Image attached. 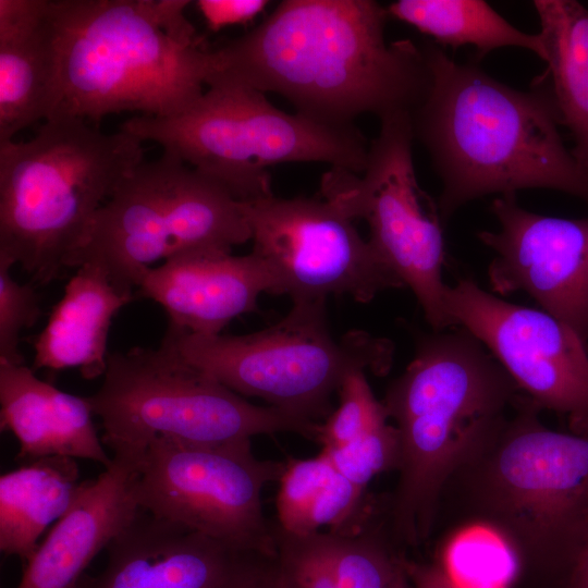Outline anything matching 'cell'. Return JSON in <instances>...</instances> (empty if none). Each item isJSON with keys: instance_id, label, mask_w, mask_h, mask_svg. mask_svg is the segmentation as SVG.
<instances>
[{"instance_id": "obj_1", "label": "cell", "mask_w": 588, "mask_h": 588, "mask_svg": "<svg viewBox=\"0 0 588 588\" xmlns=\"http://www.w3.org/2000/svg\"><path fill=\"white\" fill-rule=\"evenodd\" d=\"M387 8L372 0H285L258 26L210 46L206 87L233 84L284 97L335 127L373 114H411L430 84L425 51L388 42Z\"/></svg>"}, {"instance_id": "obj_2", "label": "cell", "mask_w": 588, "mask_h": 588, "mask_svg": "<svg viewBox=\"0 0 588 588\" xmlns=\"http://www.w3.org/2000/svg\"><path fill=\"white\" fill-rule=\"evenodd\" d=\"M421 47L430 84L411 123L442 183L443 223L477 198L526 188L555 189L588 204V175L563 143L549 82L518 90L432 42Z\"/></svg>"}, {"instance_id": "obj_3", "label": "cell", "mask_w": 588, "mask_h": 588, "mask_svg": "<svg viewBox=\"0 0 588 588\" xmlns=\"http://www.w3.org/2000/svg\"><path fill=\"white\" fill-rule=\"evenodd\" d=\"M58 66L52 118L97 124L137 111L171 118L204 94L210 46L184 15L186 0H47Z\"/></svg>"}, {"instance_id": "obj_4", "label": "cell", "mask_w": 588, "mask_h": 588, "mask_svg": "<svg viewBox=\"0 0 588 588\" xmlns=\"http://www.w3.org/2000/svg\"><path fill=\"white\" fill-rule=\"evenodd\" d=\"M524 395L466 329L418 338L414 358L382 401L400 441L387 522L395 544L415 547L428 538L450 477Z\"/></svg>"}, {"instance_id": "obj_5", "label": "cell", "mask_w": 588, "mask_h": 588, "mask_svg": "<svg viewBox=\"0 0 588 588\" xmlns=\"http://www.w3.org/2000/svg\"><path fill=\"white\" fill-rule=\"evenodd\" d=\"M540 411L525 395L444 490L510 541L520 572L561 588L588 528V434L552 430Z\"/></svg>"}, {"instance_id": "obj_6", "label": "cell", "mask_w": 588, "mask_h": 588, "mask_svg": "<svg viewBox=\"0 0 588 588\" xmlns=\"http://www.w3.org/2000/svg\"><path fill=\"white\" fill-rule=\"evenodd\" d=\"M143 142L71 117L0 143V258L48 284L66 269L99 208L144 160Z\"/></svg>"}, {"instance_id": "obj_7", "label": "cell", "mask_w": 588, "mask_h": 588, "mask_svg": "<svg viewBox=\"0 0 588 588\" xmlns=\"http://www.w3.org/2000/svg\"><path fill=\"white\" fill-rule=\"evenodd\" d=\"M120 130L223 185L237 200L273 195L271 166L323 162L362 173L368 147L355 127L318 123L287 113L265 94L233 84H215L187 110L171 118L136 115Z\"/></svg>"}, {"instance_id": "obj_8", "label": "cell", "mask_w": 588, "mask_h": 588, "mask_svg": "<svg viewBox=\"0 0 588 588\" xmlns=\"http://www.w3.org/2000/svg\"><path fill=\"white\" fill-rule=\"evenodd\" d=\"M252 240L241 201L223 185L162 151L143 160L96 212L69 262L100 267L136 293L151 265L198 253H232Z\"/></svg>"}, {"instance_id": "obj_9", "label": "cell", "mask_w": 588, "mask_h": 588, "mask_svg": "<svg viewBox=\"0 0 588 588\" xmlns=\"http://www.w3.org/2000/svg\"><path fill=\"white\" fill-rule=\"evenodd\" d=\"M161 342L233 392L314 422L332 413L331 396L348 375L384 376L394 356L392 341L363 330L335 339L326 301L293 302L284 318L254 333L206 336L168 327Z\"/></svg>"}, {"instance_id": "obj_10", "label": "cell", "mask_w": 588, "mask_h": 588, "mask_svg": "<svg viewBox=\"0 0 588 588\" xmlns=\"http://www.w3.org/2000/svg\"><path fill=\"white\" fill-rule=\"evenodd\" d=\"M87 401L112 452H143L157 438L217 445L292 432L316 442L320 424L249 403L162 342L109 353L103 381Z\"/></svg>"}, {"instance_id": "obj_11", "label": "cell", "mask_w": 588, "mask_h": 588, "mask_svg": "<svg viewBox=\"0 0 588 588\" xmlns=\"http://www.w3.org/2000/svg\"><path fill=\"white\" fill-rule=\"evenodd\" d=\"M411 115L380 121L362 173L331 168L322 198L353 221L365 220L369 244L408 286L434 331L452 329L442 280L445 245L438 206L420 188L413 161Z\"/></svg>"}, {"instance_id": "obj_12", "label": "cell", "mask_w": 588, "mask_h": 588, "mask_svg": "<svg viewBox=\"0 0 588 588\" xmlns=\"http://www.w3.org/2000/svg\"><path fill=\"white\" fill-rule=\"evenodd\" d=\"M284 468L285 462L258 460L250 440L201 445L157 438L140 456L135 498L158 518L273 559L277 541L261 494Z\"/></svg>"}, {"instance_id": "obj_13", "label": "cell", "mask_w": 588, "mask_h": 588, "mask_svg": "<svg viewBox=\"0 0 588 588\" xmlns=\"http://www.w3.org/2000/svg\"><path fill=\"white\" fill-rule=\"evenodd\" d=\"M241 207L253 253L273 273L279 294L293 302L347 295L368 303L378 293L405 286L354 221L324 198L271 195L241 201Z\"/></svg>"}, {"instance_id": "obj_14", "label": "cell", "mask_w": 588, "mask_h": 588, "mask_svg": "<svg viewBox=\"0 0 588 588\" xmlns=\"http://www.w3.org/2000/svg\"><path fill=\"white\" fill-rule=\"evenodd\" d=\"M454 328L471 333L540 409L588 434V346L567 324L543 310L509 303L473 279L448 285Z\"/></svg>"}, {"instance_id": "obj_15", "label": "cell", "mask_w": 588, "mask_h": 588, "mask_svg": "<svg viewBox=\"0 0 588 588\" xmlns=\"http://www.w3.org/2000/svg\"><path fill=\"white\" fill-rule=\"evenodd\" d=\"M515 196L494 198L490 210L500 228L478 233L494 253L487 270L490 287L500 295L527 293L588 346V216L536 213Z\"/></svg>"}, {"instance_id": "obj_16", "label": "cell", "mask_w": 588, "mask_h": 588, "mask_svg": "<svg viewBox=\"0 0 588 588\" xmlns=\"http://www.w3.org/2000/svg\"><path fill=\"white\" fill-rule=\"evenodd\" d=\"M77 588H240L272 559L234 549L139 509Z\"/></svg>"}, {"instance_id": "obj_17", "label": "cell", "mask_w": 588, "mask_h": 588, "mask_svg": "<svg viewBox=\"0 0 588 588\" xmlns=\"http://www.w3.org/2000/svg\"><path fill=\"white\" fill-rule=\"evenodd\" d=\"M136 293L158 303L169 326L196 335H218L234 318L257 310L278 282L253 252L198 253L173 257L144 274Z\"/></svg>"}, {"instance_id": "obj_18", "label": "cell", "mask_w": 588, "mask_h": 588, "mask_svg": "<svg viewBox=\"0 0 588 588\" xmlns=\"http://www.w3.org/2000/svg\"><path fill=\"white\" fill-rule=\"evenodd\" d=\"M143 452L115 451L96 479L82 481L68 512L23 567L16 588H77L94 558L131 523Z\"/></svg>"}, {"instance_id": "obj_19", "label": "cell", "mask_w": 588, "mask_h": 588, "mask_svg": "<svg viewBox=\"0 0 588 588\" xmlns=\"http://www.w3.org/2000/svg\"><path fill=\"white\" fill-rule=\"evenodd\" d=\"M0 428L19 441L17 458L49 456L112 464L98 437L87 401L39 379L25 364L0 360Z\"/></svg>"}, {"instance_id": "obj_20", "label": "cell", "mask_w": 588, "mask_h": 588, "mask_svg": "<svg viewBox=\"0 0 588 588\" xmlns=\"http://www.w3.org/2000/svg\"><path fill=\"white\" fill-rule=\"evenodd\" d=\"M58 100L47 0H0V143L49 120Z\"/></svg>"}, {"instance_id": "obj_21", "label": "cell", "mask_w": 588, "mask_h": 588, "mask_svg": "<svg viewBox=\"0 0 588 588\" xmlns=\"http://www.w3.org/2000/svg\"><path fill=\"white\" fill-rule=\"evenodd\" d=\"M134 297L115 286L100 267H77L45 328L34 339L32 369L76 367L88 380L105 375L112 319Z\"/></svg>"}, {"instance_id": "obj_22", "label": "cell", "mask_w": 588, "mask_h": 588, "mask_svg": "<svg viewBox=\"0 0 588 588\" xmlns=\"http://www.w3.org/2000/svg\"><path fill=\"white\" fill-rule=\"evenodd\" d=\"M75 458L49 456L28 462L0 477V550L24 567L38 538L74 502L79 486Z\"/></svg>"}, {"instance_id": "obj_23", "label": "cell", "mask_w": 588, "mask_h": 588, "mask_svg": "<svg viewBox=\"0 0 588 588\" xmlns=\"http://www.w3.org/2000/svg\"><path fill=\"white\" fill-rule=\"evenodd\" d=\"M550 85L571 150L588 175V9L575 0H536Z\"/></svg>"}, {"instance_id": "obj_24", "label": "cell", "mask_w": 588, "mask_h": 588, "mask_svg": "<svg viewBox=\"0 0 588 588\" xmlns=\"http://www.w3.org/2000/svg\"><path fill=\"white\" fill-rule=\"evenodd\" d=\"M277 524L286 532L308 536L340 530L367 505L366 492L345 478L321 451L310 458L285 462L279 480Z\"/></svg>"}, {"instance_id": "obj_25", "label": "cell", "mask_w": 588, "mask_h": 588, "mask_svg": "<svg viewBox=\"0 0 588 588\" xmlns=\"http://www.w3.org/2000/svg\"><path fill=\"white\" fill-rule=\"evenodd\" d=\"M390 17L412 25L440 45H470L480 56L517 47L546 60L540 34H528L482 0H397L387 7Z\"/></svg>"}, {"instance_id": "obj_26", "label": "cell", "mask_w": 588, "mask_h": 588, "mask_svg": "<svg viewBox=\"0 0 588 588\" xmlns=\"http://www.w3.org/2000/svg\"><path fill=\"white\" fill-rule=\"evenodd\" d=\"M372 505L348 527L311 534L338 588H387L404 569L388 525L376 522Z\"/></svg>"}, {"instance_id": "obj_27", "label": "cell", "mask_w": 588, "mask_h": 588, "mask_svg": "<svg viewBox=\"0 0 588 588\" xmlns=\"http://www.w3.org/2000/svg\"><path fill=\"white\" fill-rule=\"evenodd\" d=\"M455 588H510L520 562L510 541L495 528L470 522L455 531L438 565Z\"/></svg>"}, {"instance_id": "obj_28", "label": "cell", "mask_w": 588, "mask_h": 588, "mask_svg": "<svg viewBox=\"0 0 588 588\" xmlns=\"http://www.w3.org/2000/svg\"><path fill=\"white\" fill-rule=\"evenodd\" d=\"M340 404L317 430L322 449L344 446L388 422L382 401H378L365 371L348 375L339 389Z\"/></svg>"}, {"instance_id": "obj_29", "label": "cell", "mask_w": 588, "mask_h": 588, "mask_svg": "<svg viewBox=\"0 0 588 588\" xmlns=\"http://www.w3.org/2000/svg\"><path fill=\"white\" fill-rule=\"evenodd\" d=\"M321 451L338 471L365 492L377 475L397 470L400 464L397 429L389 422L344 446Z\"/></svg>"}, {"instance_id": "obj_30", "label": "cell", "mask_w": 588, "mask_h": 588, "mask_svg": "<svg viewBox=\"0 0 588 588\" xmlns=\"http://www.w3.org/2000/svg\"><path fill=\"white\" fill-rule=\"evenodd\" d=\"M277 541L275 588H338L328 561L310 535L295 536L272 523Z\"/></svg>"}, {"instance_id": "obj_31", "label": "cell", "mask_w": 588, "mask_h": 588, "mask_svg": "<svg viewBox=\"0 0 588 588\" xmlns=\"http://www.w3.org/2000/svg\"><path fill=\"white\" fill-rule=\"evenodd\" d=\"M12 266L0 258V360L24 364L19 350L21 333L37 322L41 308L35 287L12 278Z\"/></svg>"}, {"instance_id": "obj_32", "label": "cell", "mask_w": 588, "mask_h": 588, "mask_svg": "<svg viewBox=\"0 0 588 588\" xmlns=\"http://www.w3.org/2000/svg\"><path fill=\"white\" fill-rule=\"evenodd\" d=\"M207 26L212 32L223 27L245 24L261 13L265 0H198L195 2Z\"/></svg>"}, {"instance_id": "obj_33", "label": "cell", "mask_w": 588, "mask_h": 588, "mask_svg": "<svg viewBox=\"0 0 588 588\" xmlns=\"http://www.w3.org/2000/svg\"><path fill=\"white\" fill-rule=\"evenodd\" d=\"M405 567L413 588H455L438 565L406 561Z\"/></svg>"}, {"instance_id": "obj_34", "label": "cell", "mask_w": 588, "mask_h": 588, "mask_svg": "<svg viewBox=\"0 0 588 588\" xmlns=\"http://www.w3.org/2000/svg\"><path fill=\"white\" fill-rule=\"evenodd\" d=\"M561 588H588V528L581 549Z\"/></svg>"}, {"instance_id": "obj_35", "label": "cell", "mask_w": 588, "mask_h": 588, "mask_svg": "<svg viewBox=\"0 0 588 588\" xmlns=\"http://www.w3.org/2000/svg\"><path fill=\"white\" fill-rule=\"evenodd\" d=\"M274 559L240 588H275L273 579Z\"/></svg>"}, {"instance_id": "obj_36", "label": "cell", "mask_w": 588, "mask_h": 588, "mask_svg": "<svg viewBox=\"0 0 588 588\" xmlns=\"http://www.w3.org/2000/svg\"><path fill=\"white\" fill-rule=\"evenodd\" d=\"M387 588H413L412 581L405 568V564H404V569L395 577V579Z\"/></svg>"}]
</instances>
